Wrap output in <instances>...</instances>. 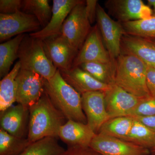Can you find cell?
Instances as JSON below:
<instances>
[{"instance_id":"cell-1","label":"cell","mask_w":155,"mask_h":155,"mask_svg":"<svg viewBox=\"0 0 155 155\" xmlns=\"http://www.w3.org/2000/svg\"><path fill=\"white\" fill-rule=\"evenodd\" d=\"M29 110L27 138L31 142L49 137L58 138L60 128L67 122V119L53 104L45 91L29 107Z\"/></svg>"},{"instance_id":"cell-2","label":"cell","mask_w":155,"mask_h":155,"mask_svg":"<svg viewBox=\"0 0 155 155\" xmlns=\"http://www.w3.org/2000/svg\"><path fill=\"white\" fill-rule=\"evenodd\" d=\"M45 91L53 104L70 120L87 124L81 104V94L63 78L59 69L49 79H45Z\"/></svg>"},{"instance_id":"cell-3","label":"cell","mask_w":155,"mask_h":155,"mask_svg":"<svg viewBox=\"0 0 155 155\" xmlns=\"http://www.w3.org/2000/svg\"><path fill=\"white\" fill-rule=\"evenodd\" d=\"M147 68L137 57L121 52L116 60L115 84L138 97L150 96L147 84Z\"/></svg>"},{"instance_id":"cell-4","label":"cell","mask_w":155,"mask_h":155,"mask_svg":"<svg viewBox=\"0 0 155 155\" xmlns=\"http://www.w3.org/2000/svg\"><path fill=\"white\" fill-rule=\"evenodd\" d=\"M21 64L20 69L37 73L49 79L54 76L58 69L48 57L42 40L25 34L18 53Z\"/></svg>"},{"instance_id":"cell-5","label":"cell","mask_w":155,"mask_h":155,"mask_svg":"<svg viewBox=\"0 0 155 155\" xmlns=\"http://www.w3.org/2000/svg\"><path fill=\"white\" fill-rule=\"evenodd\" d=\"M91 28L86 14L85 1H81L72 9L65 20L62 26L61 35L78 52Z\"/></svg>"},{"instance_id":"cell-6","label":"cell","mask_w":155,"mask_h":155,"mask_svg":"<svg viewBox=\"0 0 155 155\" xmlns=\"http://www.w3.org/2000/svg\"><path fill=\"white\" fill-rule=\"evenodd\" d=\"M96 21L106 48L112 61H115L121 54L122 38L125 34L122 24L111 18L99 4Z\"/></svg>"},{"instance_id":"cell-7","label":"cell","mask_w":155,"mask_h":155,"mask_svg":"<svg viewBox=\"0 0 155 155\" xmlns=\"http://www.w3.org/2000/svg\"><path fill=\"white\" fill-rule=\"evenodd\" d=\"M41 27L34 15L22 11L11 14H0V41L26 32H36Z\"/></svg>"},{"instance_id":"cell-8","label":"cell","mask_w":155,"mask_h":155,"mask_svg":"<svg viewBox=\"0 0 155 155\" xmlns=\"http://www.w3.org/2000/svg\"><path fill=\"white\" fill-rule=\"evenodd\" d=\"M45 78L28 70L20 69L16 78V102L29 108L45 92Z\"/></svg>"},{"instance_id":"cell-9","label":"cell","mask_w":155,"mask_h":155,"mask_svg":"<svg viewBox=\"0 0 155 155\" xmlns=\"http://www.w3.org/2000/svg\"><path fill=\"white\" fill-rule=\"evenodd\" d=\"M105 6L109 14L122 24L153 15L152 9L141 0H108Z\"/></svg>"},{"instance_id":"cell-10","label":"cell","mask_w":155,"mask_h":155,"mask_svg":"<svg viewBox=\"0 0 155 155\" xmlns=\"http://www.w3.org/2000/svg\"><path fill=\"white\" fill-rule=\"evenodd\" d=\"M115 61L111 59L96 24L92 27L90 32L74 59L72 67H79L87 62L110 63Z\"/></svg>"},{"instance_id":"cell-11","label":"cell","mask_w":155,"mask_h":155,"mask_svg":"<svg viewBox=\"0 0 155 155\" xmlns=\"http://www.w3.org/2000/svg\"><path fill=\"white\" fill-rule=\"evenodd\" d=\"M90 147L102 155H148L150 150L120 139L96 134Z\"/></svg>"},{"instance_id":"cell-12","label":"cell","mask_w":155,"mask_h":155,"mask_svg":"<svg viewBox=\"0 0 155 155\" xmlns=\"http://www.w3.org/2000/svg\"><path fill=\"white\" fill-rule=\"evenodd\" d=\"M106 110L109 118L130 116L142 98L127 92L116 84L105 92Z\"/></svg>"},{"instance_id":"cell-13","label":"cell","mask_w":155,"mask_h":155,"mask_svg":"<svg viewBox=\"0 0 155 155\" xmlns=\"http://www.w3.org/2000/svg\"><path fill=\"white\" fill-rule=\"evenodd\" d=\"M42 41L48 57L57 69L62 71L72 68L78 52L62 35Z\"/></svg>"},{"instance_id":"cell-14","label":"cell","mask_w":155,"mask_h":155,"mask_svg":"<svg viewBox=\"0 0 155 155\" xmlns=\"http://www.w3.org/2000/svg\"><path fill=\"white\" fill-rule=\"evenodd\" d=\"M105 92H88L81 94L82 109L87 124L94 132L97 134L102 125L110 119L106 110Z\"/></svg>"},{"instance_id":"cell-15","label":"cell","mask_w":155,"mask_h":155,"mask_svg":"<svg viewBox=\"0 0 155 155\" xmlns=\"http://www.w3.org/2000/svg\"><path fill=\"white\" fill-rule=\"evenodd\" d=\"M29 120V108L18 104L0 114L1 129L11 135L27 138Z\"/></svg>"},{"instance_id":"cell-16","label":"cell","mask_w":155,"mask_h":155,"mask_svg":"<svg viewBox=\"0 0 155 155\" xmlns=\"http://www.w3.org/2000/svg\"><path fill=\"white\" fill-rule=\"evenodd\" d=\"M81 1V0H54L51 18L48 24L38 31L29 33V35L44 40L49 38L61 35L62 26L65 20L72 9Z\"/></svg>"},{"instance_id":"cell-17","label":"cell","mask_w":155,"mask_h":155,"mask_svg":"<svg viewBox=\"0 0 155 155\" xmlns=\"http://www.w3.org/2000/svg\"><path fill=\"white\" fill-rule=\"evenodd\" d=\"M60 72L65 81L81 94L91 91L106 92L111 86L100 82L79 67Z\"/></svg>"},{"instance_id":"cell-18","label":"cell","mask_w":155,"mask_h":155,"mask_svg":"<svg viewBox=\"0 0 155 155\" xmlns=\"http://www.w3.org/2000/svg\"><path fill=\"white\" fill-rule=\"evenodd\" d=\"M121 50L137 57L147 66L155 68V43L151 40L125 34L122 38Z\"/></svg>"},{"instance_id":"cell-19","label":"cell","mask_w":155,"mask_h":155,"mask_svg":"<svg viewBox=\"0 0 155 155\" xmlns=\"http://www.w3.org/2000/svg\"><path fill=\"white\" fill-rule=\"evenodd\" d=\"M96 134L87 124L69 120L60 128L58 137L68 147H87Z\"/></svg>"},{"instance_id":"cell-20","label":"cell","mask_w":155,"mask_h":155,"mask_svg":"<svg viewBox=\"0 0 155 155\" xmlns=\"http://www.w3.org/2000/svg\"><path fill=\"white\" fill-rule=\"evenodd\" d=\"M21 68L18 61L10 72L0 81V111L5 110L16 102V78Z\"/></svg>"},{"instance_id":"cell-21","label":"cell","mask_w":155,"mask_h":155,"mask_svg":"<svg viewBox=\"0 0 155 155\" xmlns=\"http://www.w3.org/2000/svg\"><path fill=\"white\" fill-rule=\"evenodd\" d=\"M25 34L19 35L0 45V77L10 72L11 66L18 58V51Z\"/></svg>"},{"instance_id":"cell-22","label":"cell","mask_w":155,"mask_h":155,"mask_svg":"<svg viewBox=\"0 0 155 155\" xmlns=\"http://www.w3.org/2000/svg\"><path fill=\"white\" fill-rule=\"evenodd\" d=\"M134 121V117L130 116L109 119L102 125L97 134L124 140L129 134Z\"/></svg>"},{"instance_id":"cell-23","label":"cell","mask_w":155,"mask_h":155,"mask_svg":"<svg viewBox=\"0 0 155 155\" xmlns=\"http://www.w3.org/2000/svg\"><path fill=\"white\" fill-rule=\"evenodd\" d=\"M79 67L102 83L109 85L115 84L116 61L110 63L87 62Z\"/></svg>"},{"instance_id":"cell-24","label":"cell","mask_w":155,"mask_h":155,"mask_svg":"<svg viewBox=\"0 0 155 155\" xmlns=\"http://www.w3.org/2000/svg\"><path fill=\"white\" fill-rule=\"evenodd\" d=\"M123 140L150 150L155 147V132L134 119L129 134Z\"/></svg>"},{"instance_id":"cell-25","label":"cell","mask_w":155,"mask_h":155,"mask_svg":"<svg viewBox=\"0 0 155 155\" xmlns=\"http://www.w3.org/2000/svg\"><path fill=\"white\" fill-rule=\"evenodd\" d=\"M21 11L34 15L44 28L51 18L52 7L48 0H23Z\"/></svg>"},{"instance_id":"cell-26","label":"cell","mask_w":155,"mask_h":155,"mask_svg":"<svg viewBox=\"0 0 155 155\" xmlns=\"http://www.w3.org/2000/svg\"><path fill=\"white\" fill-rule=\"evenodd\" d=\"M65 150L59 144L57 138L49 137L31 143L19 155H60Z\"/></svg>"},{"instance_id":"cell-27","label":"cell","mask_w":155,"mask_h":155,"mask_svg":"<svg viewBox=\"0 0 155 155\" xmlns=\"http://www.w3.org/2000/svg\"><path fill=\"white\" fill-rule=\"evenodd\" d=\"M125 34L155 40V16L122 23Z\"/></svg>"},{"instance_id":"cell-28","label":"cell","mask_w":155,"mask_h":155,"mask_svg":"<svg viewBox=\"0 0 155 155\" xmlns=\"http://www.w3.org/2000/svg\"><path fill=\"white\" fill-rule=\"evenodd\" d=\"M31 143L27 138L16 137L0 129V155H19Z\"/></svg>"},{"instance_id":"cell-29","label":"cell","mask_w":155,"mask_h":155,"mask_svg":"<svg viewBox=\"0 0 155 155\" xmlns=\"http://www.w3.org/2000/svg\"><path fill=\"white\" fill-rule=\"evenodd\" d=\"M155 115V96H150L142 98L130 116L134 117H144Z\"/></svg>"},{"instance_id":"cell-30","label":"cell","mask_w":155,"mask_h":155,"mask_svg":"<svg viewBox=\"0 0 155 155\" xmlns=\"http://www.w3.org/2000/svg\"><path fill=\"white\" fill-rule=\"evenodd\" d=\"M22 0H1L0 14H11L21 11Z\"/></svg>"},{"instance_id":"cell-31","label":"cell","mask_w":155,"mask_h":155,"mask_svg":"<svg viewBox=\"0 0 155 155\" xmlns=\"http://www.w3.org/2000/svg\"><path fill=\"white\" fill-rule=\"evenodd\" d=\"M60 155H102L90 147L69 146Z\"/></svg>"},{"instance_id":"cell-32","label":"cell","mask_w":155,"mask_h":155,"mask_svg":"<svg viewBox=\"0 0 155 155\" xmlns=\"http://www.w3.org/2000/svg\"><path fill=\"white\" fill-rule=\"evenodd\" d=\"M97 0L85 1V9L89 20L92 24L96 20L97 6L98 3Z\"/></svg>"},{"instance_id":"cell-33","label":"cell","mask_w":155,"mask_h":155,"mask_svg":"<svg viewBox=\"0 0 155 155\" xmlns=\"http://www.w3.org/2000/svg\"><path fill=\"white\" fill-rule=\"evenodd\" d=\"M147 84L151 96H155V68L147 66Z\"/></svg>"},{"instance_id":"cell-34","label":"cell","mask_w":155,"mask_h":155,"mask_svg":"<svg viewBox=\"0 0 155 155\" xmlns=\"http://www.w3.org/2000/svg\"><path fill=\"white\" fill-rule=\"evenodd\" d=\"M134 118L155 132V115L144 117H135Z\"/></svg>"},{"instance_id":"cell-35","label":"cell","mask_w":155,"mask_h":155,"mask_svg":"<svg viewBox=\"0 0 155 155\" xmlns=\"http://www.w3.org/2000/svg\"><path fill=\"white\" fill-rule=\"evenodd\" d=\"M147 5L149 6L153 11V15L155 16V0H147Z\"/></svg>"},{"instance_id":"cell-36","label":"cell","mask_w":155,"mask_h":155,"mask_svg":"<svg viewBox=\"0 0 155 155\" xmlns=\"http://www.w3.org/2000/svg\"><path fill=\"white\" fill-rule=\"evenodd\" d=\"M150 152L152 153L155 154V147L150 150Z\"/></svg>"},{"instance_id":"cell-37","label":"cell","mask_w":155,"mask_h":155,"mask_svg":"<svg viewBox=\"0 0 155 155\" xmlns=\"http://www.w3.org/2000/svg\"><path fill=\"white\" fill-rule=\"evenodd\" d=\"M148 155H155V154L152 153H150V154Z\"/></svg>"},{"instance_id":"cell-38","label":"cell","mask_w":155,"mask_h":155,"mask_svg":"<svg viewBox=\"0 0 155 155\" xmlns=\"http://www.w3.org/2000/svg\"><path fill=\"white\" fill-rule=\"evenodd\" d=\"M152 41H153V42H154V43H155V40H152Z\"/></svg>"}]
</instances>
